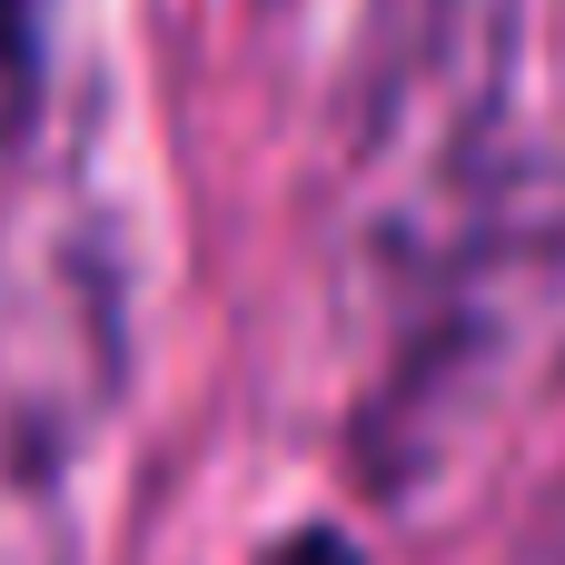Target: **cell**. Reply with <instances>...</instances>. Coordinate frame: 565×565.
I'll use <instances>...</instances> for the list:
<instances>
[{
    "instance_id": "cell-1",
    "label": "cell",
    "mask_w": 565,
    "mask_h": 565,
    "mask_svg": "<svg viewBox=\"0 0 565 565\" xmlns=\"http://www.w3.org/2000/svg\"><path fill=\"white\" fill-rule=\"evenodd\" d=\"M40 20H50V0H0V159L20 149L30 109H40Z\"/></svg>"
},
{
    "instance_id": "cell-2",
    "label": "cell",
    "mask_w": 565,
    "mask_h": 565,
    "mask_svg": "<svg viewBox=\"0 0 565 565\" xmlns=\"http://www.w3.org/2000/svg\"><path fill=\"white\" fill-rule=\"evenodd\" d=\"M258 565H367V556H358L338 526H298V536H278V546H268Z\"/></svg>"
}]
</instances>
